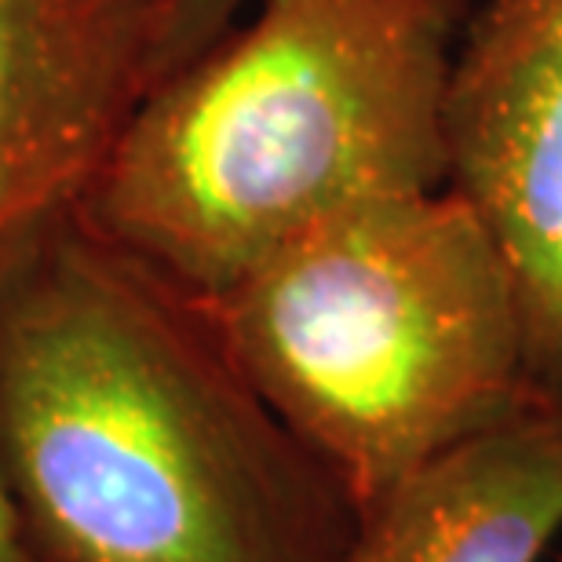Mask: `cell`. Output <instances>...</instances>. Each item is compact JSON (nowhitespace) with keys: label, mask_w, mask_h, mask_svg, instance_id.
Here are the masks:
<instances>
[{"label":"cell","mask_w":562,"mask_h":562,"mask_svg":"<svg viewBox=\"0 0 562 562\" xmlns=\"http://www.w3.org/2000/svg\"><path fill=\"white\" fill-rule=\"evenodd\" d=\"M559 533L562 391H541L391 490L347 562H544Z\"/></svg>","instance_id":"8992f818"},{"label":"cell","mask_w":562,"mask_h":562,"mask_svg":"<svg viewBox=\"0 0 562 562\" xmlns=\"http://www.w3.org/2000/svg\"><path fill=\"white\" fill-rule=\"evenodd\" d=\"M249 0H165L161 33L154 55V88L172 77L179 66L198 59L212 41H220Z\"/></svg>","instance_id":"52a82bcc"},{"label":"cell","mask_w":562,"mask_h":562,"mask_svg":"<svg viewBox=\"0 0 562 562\" xmlns=\"http://www.w3.org/2000/svg\"><path fill=\"white\" fill-rule=\"evenodd\" d=\"M442 128L446 187L508 263L537 387L562 391V0H479Z\"/></svg>","instance_id":"5b68a950"},{"label":"cell","mask_w":562,"mask_h":562,"mask_svg":"<svg viewBox=\"0 0 562 562\" xmlns=\"http://www.w3.org/2000/svg\"><path fill=\"white\" fill-rule=\"evenodd\" d=\"M555 562H562V552H559V555H555Z\"/></svg>","instance_id":"9c48e42d"},{"label":"cell","mask_w":562,"mask_h":562,"mask_svg":"<svg viewBox=\"0 0 562 562\" xmlns=\"http://www.w3.org/2000/svg\"><path fill=\"white\" fill-rule=\"evenodd\" d=\"M209 300L358 519L544 391L508 263L449 187L333 212Z\"/></svg>","instance_id":"3957f363"},{"label":"cell","mask_w":562,"mask_h":562,"mask_svg":"<svg viewBox=\"0 0 562 562\" xmlns=\"http://www.w3.org/2000/svg\"><path fill=\"white\" fill-rule=\"evenodd\" d=\"M0 438L81 562H347L362 526L205 292L88 223L0 300Z\"/></svg>","instance_id":"6da1fadb"},{"label":"cell","mask_w":562,"mask_h":562,"mask_svg":"<svg viewBox=\"0 0 562 562\" xmlns=\"http://www.w3.org/2000/svg\"><path fill=\"white\" fill-rule=\"evenodd\" d=\"M0 562H22L19 541H15V519H11L4 486H0Z\"/></svg>","instance_id":"ba28073f"},{"label":"cell","mask_w":562,"mask_h":562,"mask_svg":"<svg viewBox=\"0 0 562 562\" xmlns=\"http://www.w3.org/2000/svg\"><path fill=\"white\" fill-rule=\"evenodd\" d=\"M165 0H0V300L70 234L154 92Z\"/></svg>","instance_id":"277c9868"},{"label":"cell","mask_w":562,"mask_h":562,"mask_svg":"<svg viewBox=\"0 0 562 562\" xmlns=\"http://www.w3.org/2000/svg\"><path fill=\"white\" fill-rule=\"evenodd\" d=\"M249 4L146 95L85 212L205 296L333 212L446 187V92L479 0Z\"/></svg>","instance_id":"7a4b0ae2"}]
</instances>
